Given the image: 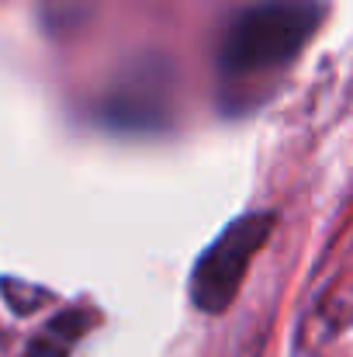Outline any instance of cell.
<instances>
[{
  "label": "cell",
  "instance_id": "obj_1",
  "mask_svg": "<svg viewBox=\"0 0 353 357\" xmlns=\"http://www.w3.org/2000/svg\"><path fill=\"white\" fill-rule=\"evenodd\" d=\"M319 24H322L319 0H260L239 10L222 35L215 59L226 112L235 115L242 87H253L270 73H284L301 56Z\"/></svg>",
  "mask_w": 353,
  "mask_h": 357
},
{
  "label": "cell",
  "instance_id": "obj_3",
  "mask_svg": "<svg viewBox=\"0 0 353 357\" xmlns=\"http://www.w3.org/2000/svg\"><path fill=\"white\" fill-rule=\"evenodd\" d=\"M87 330V319L80 312H63L56 323H49L21 357H70V347L77 344V337Z\"/></svg>",
  "mask_w": 353,
  "mask_h": 357
},
{
  "label": "cell",
  "instance_id": "obj_2",
  "mask_svg": "<svg viewBox=\"0 0 353 357\" xmlns=\"http://www.w3.org/2000/svg\"><path fill=\"white\" fill-rule=\"evenodd\" d=\"M274 222H277V215L270 208H260V212L239 215L212 239V246L198 257V264L191 271V302L201 312L215 316L233 305L253 257L270 239Z\"/></svg>",
  "mask_w": 353,
  "mask_h": 357
}]
</instances>
